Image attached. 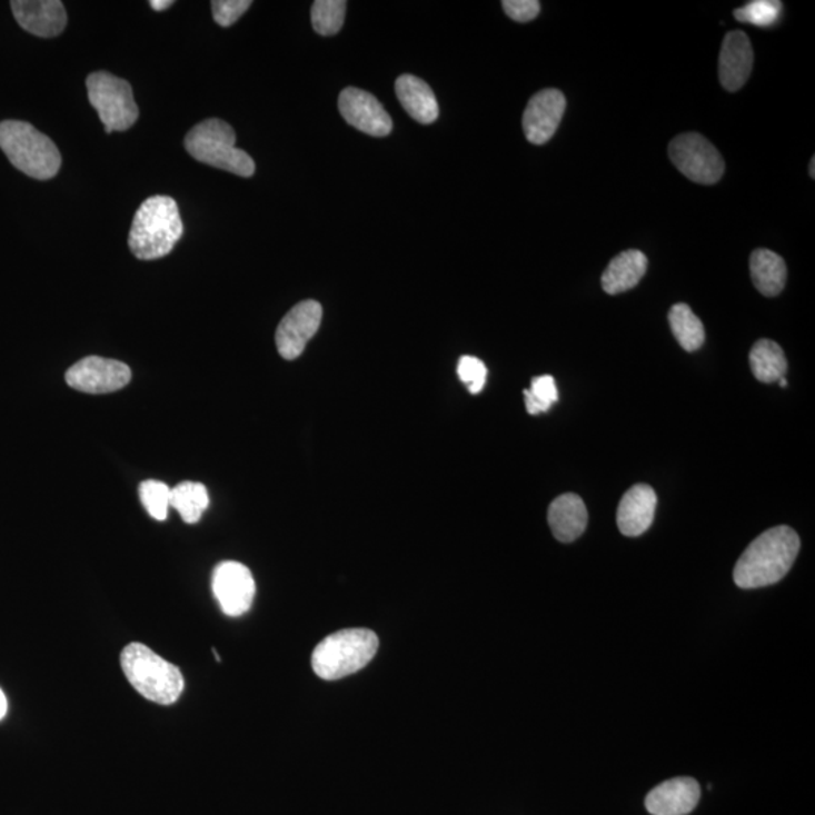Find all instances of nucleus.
I'll return each instance as SVG.
<instances>
[{"instance_id":"7c9ffc66","label":"nucleus","mask_w":815,"mask_h":815,"mask_svg":"<svg viewBox=\"0 0 815 815\" xmlns=\"http://www.w3.org/2000/svg\"><path fill=\"white\" fill-rule=\"evenodd\" d=\"M506 14L515 22L527 23L535 20L540 11V3L538 0H505L501 3Z\"/></svg>"},{"instance_id":"72a5a7b5","label":"nucleus","mask_w":815,"mask_h":815,"mask_svg":"<svg viewBox=\"0 0 815 815\" xmlns=\"http://www.w3.org/2000/svg\"><path fill=\"white\" fill-rule=\"evenodd\" d=\"M809 175H811V179H815V158L811 159Z\"/></svg>"},{"instance_id":"aec40b11","label":"nucleus","mask_w":815,"mask_h":815,"mask_svg":"<svg viewBox=\"0 0 815 815\" xmlns=\"http://www.w3.org/2000/svg\"><path fill=\"white\" fill-rule=\"evenodd\" d=\"M648 269V259L637 249L620 252L610 261L602 277L603 290L609 295H619L639 285Z\"/></svg>"},{"instance_id":"bb28decb","label":"nucleus","mask_w":815,"mask_h":815,"mask_svg":"<svg viewBox=\"0 0 815 815\" xmlns=\"http://www.w3.org/2000/svg\"><path fill=\"white\" fill-rule=\"evenodd\" d=\"M525 399L527 413L531 416L547 413L559 400L555 378L550 375L536 376L531 379L529 390H525Z\"/></svg>"},{"instance_id":"473e14b6","label":"nucleus","mask_w":815,"mask_h":815,"mask_svg":"<svg viewBox=\"0 0 815 815\" xmlns=\"http://www.w3.org/2000/svg\"><path fill=\"white\" fill-rule=\"evenodd\" d=\"M8 712V700L6 694H3L2 688H0V720L3 719V717L7 716Z\"/></svg>"},{"instance_id":"9d476101","label":"nucleus","mask_w":815,"mask_h":815,"mask_svg":"<svg viewBox=\"0 0 815 815\" xmlns=\"http://www.w3.org/2000/svg\"><path fill=\"white\" fill-rule=\"evenodd\" d=\"M212 589L223 614L240 616L251 609L256 595V582L245 565L228 560L215 568Z\"/></svg>"},{"instance_id":"7ed1b4c3","label":"nucleus","mask_w":815,"mask_h":815,"mask_svg":"<svg viewBox=\"0 0 815 815\" xmlns=\"http://www.w3.org/2000/svg\"><path fill=\"white\" fill-rule=\"evenodd\" d=\"M120 660L122 673L135 690L151 703L171 705L183 694L185 678L179 667L149 646L133 642L122 649Z\"/></svg>"},{"instance_id":"c756f323","label":"nucleus","mask_w":815,"mask_h":815,"mask_svg":"<svg viewBox=\"0 0 815 815\" xmlns=\"http://www.w3.org/2000/svg\"><path fill=\"white\" fill-rule=\"evenodd\" d=\"M252 6L251 0H213L212 12L215 22L222 28H230Z\"/></svg>"},{"instance_id":"412c9836","label":"nucleus","mask_w":815,"mask_h":815,"mask_svg":"<svg viewBox=\"0 0 815 815\" xmlns=\"http://www.w3.org/2000/svg\"><path fill=\"white\" fill-rule=\"evenodd\" d=\"M751 277L764 297H778L787 281V266L783 257L771 249H755L751 256Z\"/></svg>"},{"instance_id":"a211bd4d","label":"nucleus","mask_w":815,"mask_h":815,"mask_svg":"<svg viewBox=\"0 0 815 815\" xmlns=\"http://www.w3.org/2000/svg\"><path fill=\"white\" fill-rule=\"evenodd\" d=\"M548 525L560 543H573L580 538L588 526V509L577 494H561L548 508Z\"/></svg>"},{"instance_id":"2eb2a0df","label":"nucleus","mask_w":815,"mask_h":815,"mask_svg":"<svg viewBox=\"0 0 815 815\" xmlns=\"http://www.w3.org/2000/svg\"><path fill=\"white\" fill-rule=\"evenodd\" d=\"M754 50L749 37L742 31L726 33L719 57V79L722 87L730 92L738 91L752 73Z\"/></svg>"},{"instance_id":"ddd939ff","label":"nucleus","mask_w":815,"mask_h":815,"mask_svg":"<svg viewBox=\"0 0 815 815\" xmlns=\"http://www.w3.org/2000/svg\"><path fill=\"white\" fill-rule=\"evenodd\" d=\"M565 109H567V100L559 90L548 88V90L536 92L527 103L525 116H523V129H525L527 141L535 146H543L550 141L559 128Z\"/></svg>"},{"instance_id":"393cba45","label":"nucleus","mask_w":815,"mask_h":815,"mask_svg":"<svg viewBox=\"0 0 815 815\" xmlns=\"http://www.w3.org/2000/svg\"><path fill=\"white\" fill-rule=\"evenodd\" d=\"M345 0H316L311 7V23L319 36L331 37L339 33L345 23Z\"/></svg>"},{"instance_id":"1a4fd4ad","label":"nucleus","mask_w":815,"mask_h":815,"mask_svg":"<svg viewBox=\"0 0 815 815\" xmlns=\"http://www.w3.org/2000/svg\"><path fill=\"white\" fill-rule=\"evenodd\" d=\"M132 379V371L125 362L101 357H87L66 374V381L74 390L105 395L125 388Z\"/></svg>"},{"instance_id":"5701e85b","label":"nucleus","mask_w":815,"mask_h":815,"mask_svg":"<svg viewBox=\"0 0 815 815\" xmlns=\"http://www.w3.org/2000/svg\"><path fill=\"white\" fill-rule=\"evenodd\" d=\"M669 325L675 339L688 352H695L704 345V325L687 304H677L670 308Z\"/></svg>"},{"instance_id":"f257e3e1","label":"nucleus","mask_w":815,"mask_h":815,"mask_svg":"<svg viewBox=\"0 0 815 815\" xmlns=\"http://www.w3.org/2000/svg\"><path fill=\"white\" fill-rule=\"evenodd\" d=\"M799 550L801 539L792 527H773L743 553L734 568V582L742 589L775 585L787 576Z\"/></svg>"},{"instance_id":"f03ea898","label":"nucleus","mask_w":815,"mask_h":815,"mask_svg":"<svg viewBox=\"0 0 815 815\" xmlns=\"http://www.w3.org/2000/svg\"><path fill=\"white\" fill-rule=\"evenodd\" d=\"M179 206L171 197L147 198L135 213L129 247L139 260H158L170 255L183 236Z\"/></svg>"},{"instance_id":"6ab92c4d","label":"nucleus","mask_w":815,"mask_h":815,"mask_svg":"<svg viewBox=\"0 0 815 815\" xmlns=\"http://www.w3.org/2000/svg\"><path fill=\"white\" fill-rule=\"evenodd\" d=\"M395 88L397 99L414 120L420 125H433L437 120L440 113L437 97L425 80L413 74H404L396 80Z\"/></svg>"},{"instance_id":"dca6fc26","label":"nucleus","mask_w":815,"mask_h":815,"mask_svg":"<svg viewBox=\"0 0 815 815\" xmlns=\"http://www.w3.org/2000/svg\"><path fill=\"white\" fill-rule=\"evenodd\" d=\"M700 799V787L694 778H674L657 785L646 796L645 806L653 815H687Z\"/></svg>"},{"instance_id":"a878e982","label":"nucleus","mask_w":815,"mask_h":815,"mask_svg":"<svg viewBox=\"0 0 815 815\" xmlns=\"http://www.w3.org/2000/svg\"><path fill=\"white\" fill-rule=\"evenodd\" d=\"M781 12H783V3L778 0H754L745 7L737 8L734 11V17L742 23L771 28L778 22Z\"/></svg>"},{"instance_id":"20e7f679","label":"nucleus","mask_w":815,"mask_h":815,"mask_svg":"<svg viewBox=\"0 0 815 815\" xmlns=\"http://www.w3.org/2000/svg\"><path fill=\"white\" fill-rule=\"evenodd\" d=\"M0 149L17 170L32 179H53L61 168V153L52 139L27 121L0 122Z\"/></svg>"},{"instance_id":"4468645a","label":"nucleus","mask_w":815,"mask_h":815,"mask_svg":"<svg viewBox=\"0 0 815 815\" xmlns=\"http://www.w3.org/2000/svg\"><path fill=\"white\" fill-rule=\"evenodd\" d=\"M11 10L24 31L41 38L61 36L69 22L59 0H12Z\"/></svg>"},{"instance_id":"b1692460","label":"nucleus","mask_w":815,"mask_h":815,"mask_svg":"<svg viewBox=\"0 0 815 815\" xmlns=\"http://www.w3.org/2000/svg\"><path fill=\"white\" fill-rule=\"evenodd\" d=\"M209 493L202 484L181 483L176 488H171L172 508L180 514L185 523L196 525L200 521L205 510L209 508Z\"/></svg>"},{"instance_id":"c85d7f7f","label":"nucleus","mask_w":815,"mask_h":815,"mask_svg":"<svg viewBox=\"0 0 815 815\" xmlns=\"http://www.w3.org/2000/svg\"><path fill=\"white\" fill-rule=\"evenodd\" d=\"M458 375L461 381L466 384L471 395H477L484 390L487 382V366L476 357H463L458 365Z\"/></svg>"},{"instance_id":"6e6552de","label":"nucleus","mask_w":815,"mask_h":815,"mask_svg":"<svg viewBox=\"0 0 815 815\" xmlns=\"http://www.w3.org/2000/svg\"><path fill=\"white\" fill-rule=\"evenodd\" d=\"M670 160L688 180L715 185L725 172L719 151L699 133H684L669 143Z\"/></svg>"},{"instance_id":"cd10ccee","label":"nucleus","mask_w":815,"mask_h":815,"mask_svg":"<svg viewBox=\"0 0 815 815\" xmlns=\"http://www.w3.org/2000/svg\"><path fill=\"white\" fill-rule=\"evenodd\" d=\"M139 497L151 518L158 521L167 519L171 504V488L167 484L153 479L146 480L139 487Z\"/></svg>"},{"instance_id":"39448f33","label":"nucleus","mask_w":815,"mask_h":815,"mask_svg":"<svg viewBox=\"0 0 815 815\" xmlns=\"http://www.w3.org/2000/svg\"><path fill=\"white\" fill-rule=\"evenodd\" d=\"M379 648L376 633L367 628H346L325 637L311 656V666L327 682L349 677L366 667Z\"/></svg>"},{"instance_id":"4be33fe9","label":"nucleus","mask_w":815,"mask_h":815,"mask_svg":"<svg viewBox=\"0 0 815 815\" xmlns=\"http://www.w3.org/2000/svg\"><path fill=\"white\" fill-rule=\"evenodd\" d=\"M749 361L752 374L759 382H778L787 371L784 350L772 340H758L751 350Z\"/></svg>"},{"instance_id":"423d86ee","label":"nucleus","mask_w":815,"mask_h":815,"mask_svg":"<svg viewBox=\"0 0 815 815\" xmlns=\"http://www.w3.org/2000/svg\"><path fill=\"white\" fill-rule=\"evenodd\" d=\"M185 147L198 162L247 179L255 176V160L247 151L236 147L233 128L218 118H210L197 125L186 135Z\"/></svg>"},{"instance_id":"2f4dec72","label":"nucleus","mask_w":815,"mask_h":815,"mask_svg":"<svg viewBox=\"0 0 815 815\" xmlns=\"http://www.w3.org/2000/svg\"><path fill=\"white\" fill-rule=\"evenodd\" d=\"M172 6H175L172 0H151L150 2V7L153 8L155 11H165Z\"/></svg>"},{"instance_id":"f8f14e48","label":"nucleus","mask_w":815,"mask_h":815,"mask_svg":"<svg viewBox=\"0 0 815 815\" xmlns=\"http://www.w3.org/2000/svg\"><path fill=\"white\" fill-rule=\"evenodd\" d=\"M341 117L348 125L375 138L388 137L392 121L379 100L370 92L346 88L339 97Z\"/></svg>"},{"instance_id":"0eeeda50","label":"nucleus","mask_w":815,"mask_h":815,"mask_svg":"<svg viewBox=\"0 0 815 815\" xmlns=\"http://www.w3.org/2000/svg\"><path fill=\"white\" fill-rule=\"evenodd\" d=\"M88 99L99 113L105 132H125L139 117L132 86L108 71H96L87 79Z\"/></svg>"},{"instance_id":"f704fd0d","label":"nucleus","mask_w":815,"mask_h":815,"mask_svg":"<svg viewBox=\"0 0 815 815\" xmlns=\"http://www.w3.org/2000/svg\"><path fill=\"white\" fill-rule=\"evenodd\" d=\"M778 382H779V386H781V387H787V379H785V378H783V379H779V381H778Z\"/></svg>"},{"instance_id":"9b49d317","label":"nucleus","mask_w":815,"mask_h":815,"mask_svg":"<svg viewBox=\"0 0 815 815\" xmlns=\"http://www.w3.org/2000/svg\"><path fill=\"white\" fill-rule=\"evenodd\" d=\"M322 306L307 299L291 308L278 325L276 341L285 360H295L304 352L308 341L318 332L322 322Z\"/></svg>"},{"instance_id":"f3484780","label":"nucleus","mask_w":815,"mask_h":815,"mask_svg":"<svg viewBox=\"0 0 815 815\" xmlns=\"http://www.w3.org/2000/svg\"><path fill=\"white\" fill-rule=\"evenodd\" d=\"M656 508V491L649 485L639 484L628 489L616 514L620 534L630 538L645 534L653 525Z\"/></svg>"}]
</instances>
